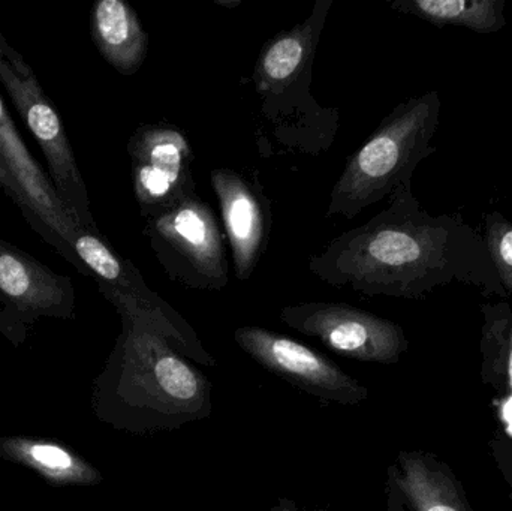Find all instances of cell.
Listing matches in <instances>:
<instances>
[{"label":"cell","instance_id":"obj_7","mask_svg":"<svg viewBox=\"0 0 512 511\" xmlns=\"http://www.w3.org/2000/svg\"><path fill=\"white\" fill-rule=\"evenodd\" d=\"M280 321L318 339L334 353L358 362L396 365L409 348L402 326L346 303L285 306L280 311Z\"/></svg>","mask_w":512,"mask_h":511},{"label":"cell","instance_id":"obj_6","mask_svg":"<svg viewBox=\"0 0 512 511\" xmlns=\"http://www.w3.org/2000/svg\"><path fill=\"white\" fill-rule=\"evenodd\" d=\"M333 0H319L303 23L277 33L256 60L254 84L262 101V113L279 122L285 116L318 113L310 98V81L316 47L321 39Z\"/></svg>","mask_w":512,"mask_h":511},{"label":"cell","instance_id":"obj_12","mask_svg":"<svg viewBox=\"0 0 512 511\" xmlns=\"http://www.w3.org/2000/svg\"><path fill=\"white\" fill-rule=\"evenodd\" d=\"M0 296L24 314L71 317V279L56 275L24 251L0 239Z\"/></svg>","mask_w":512,"mask_h":511},{"label":"cell","instance_id":"obj_4","mask_svg":"<svg viewBox=\"0 0 512 511\" xmlns=\"http://www.w3.org/2000/svg\"><path fill=\"white\" fill-rule=\"evenodd\" d=\"M0 81L15 110L47 159L50 180L80 228L99 231L90 212L89 195L78 170L62 119L45 95L32 66L0 33Z\"/></svg>","mask_w":512,"mask_h":511},{"label":"cell","instance_id":"obj_19","mask_svg":"<svg viewBox=\"0 0 512 511\" xmlns=\"http://www.w3.org/2000/svg\"><path fill=\"white\" fill-rule=\"evenodd\" d=\"M489 446L493 461H495L505 485L510 489L512 497V437L510 435H496L490 441Z\"/></svg>","mask_w":512,"mask_h":511},{"label":"cell","instance_id":"obj_22","mask_svg":"<svg viewBox=\"0 0 512 511\" xmlns=\"http://www.w3.org/2000/svg\"><path fill=\"white\" fill-rule=\"evenodd\" d=\"M270 511H330L328 509H300L295 501L289 498H279Z\"/></svg>","mask_w":512,"mask_h":511},{"label":"cell","instance_id":"obj_14","mask_svg":"<svg viewBox=\"0 0 512 511\" xmlns=\"http://www.w3.org/2000/svg\"><path fill=\"white\" fill-rule=\"evenodd\" d=\"M90 29L99 53L117 72H138L149 51V36L129 3L99 0L92 9Z\"/></svg>","mask_w":512,"mask_h":511},{"label":"cell","instance_id":"obj_9","mask_svg":"<svg viewBox=\"0 0 512 511\" xmlns=\"http://www.w3.org/2000/svg\"><path fill=\"white\" fill-rule=\"evenodd\" d=\"M234 341L262 368L322 402L358 405L369 398L367 387L333 360L288 336L245 326L234 332Z\"/></svg>","mask_w":512,"mask_h":511},{"label":"cell","instance_id":"obj_17","mask_svg":"<svg viewBox=\"0 0 512 511\" xmlns=\"http://www.w3.org/2000/svg\"><path fill=\"white\" fill-rule=\"evenodd\" d=\"M9 453L15 459L35 468L57 483H93L101 482L102 477L95 468L81 461L74 453L60 446L41 441H12L9 443Z\"/></svg>","mask_w":512,"mask_h":511},{"label":"cell","instance_id":"obj_3","mask_svg":"<svg viewBox=\"0 0 512 511\" xmlns=\"http://www.w3.org/2000/svg\"><path fill=\"white\" fill-rule=\"evenodd\" d=\"M441 111V96L436 90L396 105L366 143L349 156L331 191L327 218H357L399 186H412L418 165L438 150L433 138Z\"/></svg>","mask_w":512,"mask_h":511},{"label":"cell","instance_id":"obj_18","mask_svg":"<svg viewBox=\"0 0 512 511\" xmlns=\"http://www.w3.org/2000/svg\"><path fill=\"white\" fill-rule=\"evenodd\" d=\"M484 242L502 287L512 296V222L498 210L484 216Z\"/></svg>","mask_w":512,"mask_h":511},{"label":"cell","instance_id":"obj_5","mask_svg":"<svg viewBox=\"0 0 512 511\" xmlns=\"http://www.w3.org/2000/svg\"><path fill=\"white\" fill-rule=\"evenodd\" d=\"M171 281L201 291H221L230 282L225 236L212 207L198 194L147 219L143 230Z\"/></svg>","mask_w":512,"mask_h":511},{"label":"cell","instance_id":"obj_11","mask_svg":"<svg viewBox=\"0 0 512 511\" xmlns=\"http://www.w3.org/2000/svg\"><path fill=\"white\" fill-rule=\"evenodd\" d=\"M210 180L233 249L234 273L239 281H249L270 237V203L258 183L239 171L216 168L210 173Z\"/></svg>","mask_w":512,"mask_h":511},{"label":"cell","instance_id":"obj_1","mask_svg":"<svg viewBox=\"0 0 512 511\" xmlns=\"http://www.w3.org/2000/svg\"><path fill=\"white\" fill-rule=\"evenodd\" d=\"M307 267L319 281L367 297L423 300L438 288L463 284L510 299L483 234L460 213L427 212L412 186H399L385 209L331 240Z\"/></svg>","mask_w":512,"mask_h":511},{"label":"cell","instance_id":"obj_20","mask_svg":"<svg viewBox=\"0 0 512 511\" xmlns=\"http://www.w3.org/2000/svg\"><path fill=\"white\" fill-rule=\"evenodd\" d=\"M0 188L5 191V194L23 210L24 218L27 219L30 225L33 227V218L32 212H30L29 203H27L26 195L21 191L20 185H18L17 180L12 176L9 168L6 167L5 161H3L2 156H0Z\"/></svg>","mask_w":512,"mask_h":511},{"label":"cell","instance_id":"obj_10","mask_svg":"<svg viewBox=\"0 0 512 511\" xmlns=\"http://www.w3.org/2000/svg\"><path fill=\"white\" fill-rule=\"evenodd\" d=\"M0 156L14 179L26 195L33 218V230L38 231L45 242L59 249L63 257L68 258L80 270L77 258L71 249L72 237L77 233L78 225L71 213L60 200L51 183L50 177L41 170L23 138L18 134L12 117L6 110L0 96Z\"/></svg>","mask_w":512,"mask_h":511},{"label":"cell","instance_id":"obj_16","mask_svg":"<svg viewBox=\"0 0 512 511\" xmlns=\"http://www.w3.org/2000/svg\"><path fill=\"white\" fill-rule=\"evenodd\" d=\"M481 380L495 392L512 396V308L507 300L483 303Z\"/></svg>","mask_w":512,"mask_h":511},{"label":"cell","instance_id":"obj_21","mask_svg":"<svg viewBox=\"0 0 512 511\" xmlns=\"http://www.w3.org/2000/svg\"><path fill=\"white\" fill-rule=\"evenodd\" d=\"M385 494H387L388 511H409L402 492L399 491V488H397L396 483H394V480L391 479V477H388Z\"/></svg>","mask_w":512,"mask_h":511},{"label":"cell","instance_id":"obj_13","mask_svg":"<svg viewBox=\"0 0 512 511\" xmlns=\"http://www.w3.org/2000/svg\"><path fill=\"white\" fill-rule=\"evenodd\" d=\"M388 477L411 511H474L456 474L433 453L403 450Z\"/></svg>","mask_w":512,"mask_h":511},{"label":"cell","instance_id":"obj_2","mask_svg":"<svg viewBox=\"0 0 512 511\" xmlns=\"http://www.w3.org/2000/svg\"><path fill=\"white\" fill-rule=\"evenodd\" d=\"M122 333L96 390L98 413L132 434L174 431L212 414V383L170 342L117 309Z\"/></svg>","mask_w":512,"mask_h":511},{"label":"cell","instance_id":"obj_8","mask_svg":"<svg viewBox=\"0 0 512 511\" xmlns=\"http://www.w3.org/2000/svg\"><path fill=\"white\" fill-rule=\"evenodd\" d=\"M134 194L144 219H152L197 194L191 143L170 123H146L128 141Z\"/></svg>","mask_w":512,"mask_h":511},{"label":"cell","instance_id":"obj_15","mask_svg":"<svg viewBox=\"0 0 512 511\" xmlns=\"http://www.w3.org/2000/svg\"><path fill=\"white\" fill-rule=\"evenodd\" d=\"M390 6L400 14L414 15L441 29L460 26L490 35L507 26L505 0H396Z\"/></svg>","mask_w":512,"mask_h":511}]
</instances>
